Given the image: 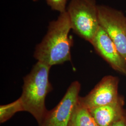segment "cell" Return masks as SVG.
<instances>
[{
	"mask_svg": "<svg viewBox=\"0 0 126 126\" xmlns=\"http://www.w3.org/2000/svg\"><path fill=\"white\" fill-rule=\"evenodd\" d=\"M71 30L67 11L60 13L50 22L45 36L36 45L34 58L50 67L71 61L72 41L69 34Z\"/></svg>",
	"mask_w": 126,
	"mask_h": 126,
	"instance_id": "obj_1",
	"label": "cell"
},
{
	"mask_svg": "<svg viewBox=\"0 0 126 126\" xmlns=\"http://www.w3.org/2000/svg\"><path fill=\"white\" fill-rule=\"evenodd\" d=\"M51 67L37 61L32 71L24 78L23 92L19 99L23 111L30 113L40 125L48 110L45 107V98L52 90L49 80Z\"/></svg>",
	"mask_w": 126,
	"mask_h": 126,
	"instance_id": "obj_2",
	"label": "cell"
},
{
	"mask_svg": "<svg viewBox=\"0 0 126 126\" xmlns=\"http://www.w3.org/2000/svg\"><path fill=\"white\" fill-rule=\"evenodd\" d=\"M66 11L72 30L91 43L100 27L96 0H71Z\"/></svg>",
	"mask_w": 126,
	"mask_h": 126,
	"instance_id": "obj_3",
	"label": "cell"
},
{
	"mask_svg": "<svg viewBox=\"0 0 126 126\" xmlns=\"http://www.w3.org/2000/svg\"><path fill=\"white\" fill-rule=\"evenodd\" d=\"M100 26L113 41L126 61V16L122 11L107 5H98Z\"/></svg>",
	"mask_w": 126,
	"mask_h": 126,
	"instance_id": "obj_4",
	"label": "cell"
},
{
	"mask_svg": "<svg viewBox=\"0 0 126 126\" xmlns=\"http://www.w3.org/2000/svg\"><path fill=\"white\" fill-rule=\"evenodd\" d=\"M80 89L81 85L79 81L72 83L62 99L53 109L48 111L39 126H68L79 99Z\"/></svg>",
	"mask_w": 126,
	"mask_h": 126,
	"instance_id": "obj_5",
	"label": "cell"
},
{
	"mask_svg": "<svg viewBox=\"0 0 126 126\" xmlns=\"http://www.w3.org/2000/svg\"><path fill=\"white\" fill-rule=\"evenodd\" d=\"M119 83V79L116 77L105 76L88 94L80 99L89 109L113 103L120 97Z\"/></svg>",
	"mask_w": 126,
	"mask_h": 126,
	"instance_id": "obj_6",
	"label": "cell"
},
{
	"mask_svg": "<svg viewBox=\"0 0 126 126\" xmlns=\"http://www.w3.org/2000/svg\"><path fill=\"white\" fill-rule=\"evenodd\" d=\"M95 50L113 70L126 76V61L102 27L91 42Z\"/></svg>",
	"mask_w": 126,
	"mask_h": 126,
	"instance_id": "obj_7",
	"label": "cell"
},
{
	"mask_svg": "<svg viewBox=\"0 0 126 126\" xmlns=\"http://www.w3.org/2000/svg\"><path fill=\"white\" fill-rule=\"evenodd\" d=\"M124 99L120 96L113 103L89 109L99 126H112L126 114Z\"/></svg>",
	"mask_w": 126,
	"mask_h": 126,
	"instance_id": "obj_8",
	"label": "cell"
},
{
	"mask_svg": "<svg viewBox=\"0 0 126 126\" xmlns=\"http://www.w3.org/2000/svg\"><path fill=\"white\" fill-rule=\"evenodd\" d=\"M68 126H99L88 108L82 102L80 97Z\"/></svg>",
	"mask_w": 126,
	"mask_h": 126,
	"instance_id": "obj_9",
	"label": "cell"
},
{
	"mask_svg": "<svg viewBox=\"0 0 126 126\" xmlns=\"http://www.w3.org/2000/svg\"><path fill=\"white\" fill-rule=\"evenodd\" d=\"M23 111L21 100L19 98L11 103L0 106V122L4 123L9 120L16 113Z\"/></svg>",
	"mask_w": 126,
	"mask_h": 126,
	"instance_id": "obj_10",
	"label": "cell"
},
{
	"mask_svg": "<svg viewBox=\"0 0 126 126\" xmlns=\"http://www.w3.org/2000/svg\"><path fill=\"white\" fill-rule=\"evenodd\" d=\"M51 9L60 13L66 11V5L68 0H45Z\"/></svg>",
	"mask_w": 126,
	"mask_h": 126,
	"instance_id": "obj_11",
	"label": "cell"
},
{
	"mask_svg": "<svg viewBox=\"0 0 126 126\" xmlns=\"http://www.w3.org/2000/svg\"><path fill=\"white\" fill-rule=\"evenodd\" d=\"M112 126H126V114L115 122Z\"/></svg>",
	"mask_w": 126,
	"mask_h": 126,
	"instance_id": "obj_12",
	"label": "cell"
},
{
	"mask_svg": "<svg viewBox=\"0 0 126 126\" xmlns=\"http://www.w3.org/2000/svg\"><path fill=\"white\" fill-rule=\"evenodd\" d=\"M33 0V1H36L37 0Z\"/></svg>",
	"mask_w": 126,
	"mask_h": 126,
	"instance_id": "obj_13",
	"label": "cell"
}]
</instances>
